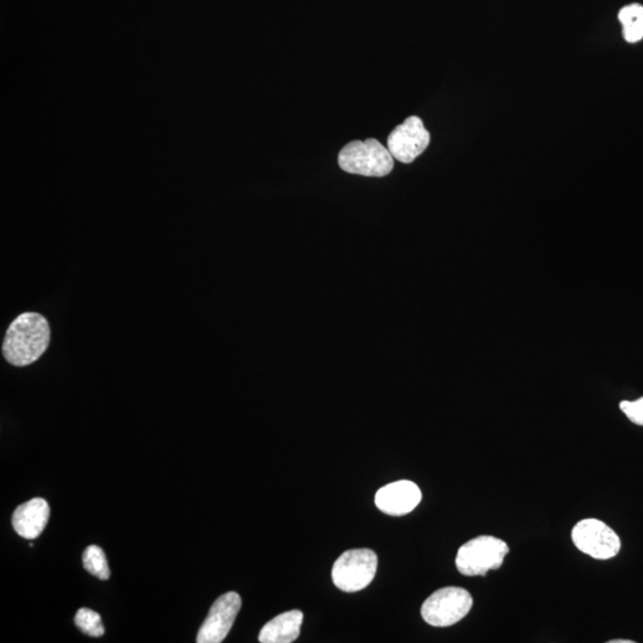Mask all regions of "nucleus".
<instances>
[{"instance_id": "1", "label": "nucleus", "mask_w": 643, "mask_h": 643, "mask_svg": "<svg viewBox=\"0 0 643 643\" xmlns=\"http://www.w3.org/2000/svg\"><path fill=\"white\" fill-rule=\"evenodd\" d=\"M51 341V328L45 317L24 312L10 324L3 343V355L9 364L23 367L39 360Z\"/></svg>"}, {"instance_id": "2", "label": "nucleus", "mask_w": 643, "mask_h": 643, "mask_svg": "<svg viewBox=\"0 0 643 643\" xmlns=\"http://www.w3.org/2000/svg\"><path fill=\"white\" fill-rule=\"evenodd\" d=\"M393 156L376 139L353 141L342 148L339 165L343 171L364 177H385L392 171Z\"/></svg>"}, {"instance_id": "3", "label": "nucleus", "mask_w": 643, "mask_h": 643, "mask_svg": "<svg viewBox=\"0 0 643 643\" xmlns=\"http://www.w3.org/2000/svg\"><path fill=\"white\" fill-rule=\"evenodd\" d=\"M508 553L507 542L495 536H478L460 547L455 564L464 576H486L489 571L502 567Z\"/></svg>"}, {"instance_id": "4", "label": "nucleus", "mask_w": 643, "mask_h": 643, "mask_svg": "<svg viewBox=\"0 0 643 643\" xmlns=\"http://www.w3.org/2000/svg\"><path fill=\"white\" fill-rule=\"evenodd\" d=\"M377 554L371 549H352L335 561L332 577L337 589L357 592L367 588L376 577Z\"/></svg>"}, {"instance_id": "5", "label": "nucleus", "mask_w": 643, "mask_h": 643, "mask_svg": "<svg viewBox=\"0 0 643 643\" xmlns=\"http://www.w3.org/2000/svg\"><path fill=\"white\" fill-rule=\"evenodd\" d=\"M471 593L461 588H445L435 591L423 603V620L433 627H451L463 620L472 609Z\"/></svg>"}, {"instance_id": "6", "label": "nucleus", "mask_w": 643, "mask_h": 643, "mask_svg": "<svg viewBox=\"0 0 643 643\" xmlns=\"http://www.w3.org/2000/svg\"><path fill=\"white\" fill-rule=\"evenodd\" d=\"M572 540L580 552L597 560L614 558L621 549V540L614 530L595 518L578 522L572 530Z\"/></svg>"}, {"instance_id": "7", "label": "nucleus", "mask_w": 643, "mask_h": 643, "mask_svg": "<svg viewBox=\"0 0 643 643\" xmlns=\"http://www.w3.org/2000/svg\"><path fill=\"white\" fill-rule=\"evenodd\" d=\"M429 142L430 134L421 118L411 116L392 131L387 139V149L393 159L403 164H411L417 156L426 151Z\"/></svg>"}, {"instance_id": "8", "label": "nucleus", "mask_w": 643, "mask_h": 643, "mask_svg": "<svg viewBox=\"0 0 643 643\" xmlns=\"http://www.w3.org/2000/svg\"><path fill=\"white\" fill-rule=\"evenodd\" d=\"M242 601L236 592H228L212 604L208 617L199 629L198 643H220L233 628Z\"/></svg>"}, {"instance_id": "9", "label": "nucleus", "mask_w": 643, "mask_h": 643, "mask_svg": "<svg viewBox=\"0 0 643 643\" xmlns=\"http://www.w3.org/2000/svg\"><path fill=\"white\" fill-rule=\"evenodd\" d=\"M422 499V492L409 480L385 485L376 495V505L384 514L403 516L411 513Z\"/></svg>"}, {"instance_id": "10", "label": "nucleus", "mask_w": 643, "mask_h": 643, "mask_svg": "<svg viewBox=\"0 0 643 643\" xmlns=\"http://www.w3.org/2000/svg\"><path fill=\"white\" fill-rule=\"evenodd\" d=\"M51 510L43 498H34L20 505L12 516L15 532L27 540L39 538L45 530Z\"/></svg>"}, {"instance_id": "11", "label": "nucleus", "mask_w": 643, "mask_h": 643, "mask_svg": "<svg viewBox=\"0 0 643 643\" xmlns=\"http://www.w3.org/2000/svg\"><path fill=\"white\" fill-rule=\"evenodd\" d=\"M304 615L302 611L291 610L274 617L261 629V643H291L301 634Z\"/></svg>"}, {"instance_id": "12", "label": "nucleus", "mask_w": 643, "mask_h": 643, "mask_svg": "<svg viewBox=\"0 0 643 643\" xmlns=\"http://www.w3.org/2000/svg\"><path fill=\"white\" fill-rule=\"evenodd\" d=\"M83 564L85 570L93 574V576L102 580H108L110 578L108 560H106L102 548L98 546L87 547L83 555Z\"/></svg>"}, {"instance_id": "13", "label": "nucleus", "mask_w": 643, "mask_h": 643, "mask_svg": "<svg viewBox=\"0 0 643 643\" xmlns=\"http://www.w3.org/2000/svg\"><path fill=\"white\" fill-rule=\"evenodd\" d=\"M74 621L81 632L92 638H101L105 633L101 615L91 609H79Z\"/></svg>"}, {"instance_id": "14", "label": "nucleus", "mask_w": 643, "mask_h": 643, "mask_svg": "<svg viewBox=\"0 0 643 643\" xmlns=\"http://www.w3.org/2000/svg\"><path fill=\"white\" fill-rule=\"evenodd\" d=\"M620 408L630 421L643 427V397L634 402L623 401Z\"/></svg>"}, {"instance_id": "15", "label": "nucleus", "mask_w": 643, "mask_h": 643, "mask_svg": "<svg viewBox=\"0 0 643 643\" xmlns=\"http://www.w3.org/2000/svg\"><path fill=\"white\" fill-rule=\"evenodd\" d=\"M623 37L629 43L639 42L643 39V16L627 26H623Z\"/></svg>"}, {"instance_id": "16", "label": "nucleus", "mask_w": 643, "mask_h": 643, "mask_svg": "<svg viewBox=\"0 0 643 643\" xmlns=\"http://www.w3.org/2000/svg\"><path fill=\"white\" fill-rule=\"evenodd\" d=\"M643 16V6L640 4H633L626 6L620 12H618V20L622 23V26H627V24L638 20V18Z\"/></svg>"}, {"instance_id": "17", "label": "nucleus", "mask_w": 643, "mask_h": 643, "mask_svg": "<svg viewBox=\"0 0 643 643\" xmlns=\"http://www.w3.org/2000/svg\"><path fill=\"white\" fill-rule=\"evenodd\" d=\"M610 643H634V641H630V640H613V641H610Z\"/></svg>"}]
</instances>
